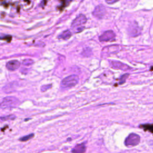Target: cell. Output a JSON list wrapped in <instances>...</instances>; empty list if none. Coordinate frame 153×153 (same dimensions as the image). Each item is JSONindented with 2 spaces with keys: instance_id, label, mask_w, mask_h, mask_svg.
I'll return each mask as SVG.
<instances>
[{
  "instance_id": "obj_3",
  "label": "cell",
  "mask_w": 153,
  "mask_h": 153,
  "mask_svg": "<svg viewBox=\"0 0 153 153\" xmlns=\"http://www.w3.org/2000/svg\"><path fill=\"white\" fill-rule=\"evenodd\" d=\"M20 101L17 97L14 96H8L3 99L0 104V107L2 109H10L16 107L19 104Z\"/></svg>"
},
{
  "instance_id": "obj_10",
  "label": "cell",
  "mask_w": 153,
  "mask_h": 153,
  "mask_svg": "<svg viewBox=\"0 0 153 153\" xmlns=\"http://www.w3.org/2000/svg\"><path fill=\"white\" fill-rule=\"evenodd\" d=\"M86 150V146L85 143L78 144L72 150V153H84Z\"/></svg>"
},
{
  "instance_id": "obj_13",
  "label": "cell",
  "mask_w": 153,
  "mask_h": 153,
  "mask_svg": "<svg viewBox=\"0 0 153 153\" xmlns=\"http://www.w3.org/2000/svg\"><path fill=\"white\" fill-rule=\"evenodd\" d=\"M34 136V134L31 133V134H29V135H26V136H24V137L20 138L19 140L22 142H25V141H27L29 140V139H32Z\"/></svg>"
},
{
  "instance_id": "obj_12",
  "label": "cell",
  "mask_w": 153,
  "mask_h": 153,
  "mask_svg": "<svg viewBox=\"0 0 153 153\" xmlns=\"http://www.w3.org/2000/svg\"><path fill=\"white\" fill-rule=\"evenodd\" d=\"M141 128H142L145 130L149 131L153 133V124H144V125L141 126Z\"/></svg>"
},
{
  "instance_id": "obj_6",
  "label": "cell",
  "mask_w": 153,
  "mask_h": 153,
  "mask_svg": "<svg viewBox=\"0 0 153 153\" xmlns=\"http://www.w3.org/2000/svg\"><path fill=\"white\" fill-rule=\"evenodd\" d=\"M100 41H111L116 39V34L112 31H106L99 36Z\"/></svg>"
},
{
  "instance_id": "obj_1",
  "label": "cell",
  "mask_w": 153,
  "mask_h": 153,
  "mask_svg": "<svg viewBox=\"0 0 153 153\" xmlns=\"http://www.w3.org/2000/svg\"><path fill=\"white\" fill-rule=\"evenodd\" d=\"M86 22H87V18L86 16L84 14H80L72 23V30L74 33L81 32L84 29Z\"/></svg>"
},
{
  "instance_id": "obj_16",
  "label": "cell",
  "mask_w": 153,
  "mask_h": 153,
  "mask_svg": "<svg viewBox=\"0 0 153 153\" xmlns=\"http://www.w3.org/2000/svg\"><path fill=\"white\" fill-rule=\"evenodd\" d=\"M129 74H125L121 77V78H120V83L121 84L124 83V82H126V79H127V78L129 77Z\"/></svg>"
},
{
  "instance_id": "obj_15",
  "label": "cell",
  "mask_w": 153,
  "mask_h": 153,
  "mask_svg": "<svg viewBox=\"0 0 153 153\" xmlns=\"http://www.w3.org/2000/svg\"><path fill=\"white\" fill-rule=\"evenodd\" d=\"M34 60L32 59H25L23 61V64L25 66H31L34 63Z\"/></svg>"
},
{
  "instance_id": "obj_11",
  "label": "cell",
  "mask_w": 153,
  "mask_h": 153,
  "mask_svg": "<svg viewBox=\"0 0 153 153\" xmlns=\"http://www.w3.org/2000/svg\"><path fill=\"white\" fill-rule=\"evenodd\" d=\"M72 35L71 32L70 30H66L63 32H62L61 34L59 35V38L61 40H68Z\"/></svg>"
},
{
  "instance_id": "obj_9",
  "label": "cell",
  "mask_w": 153,
  "mask_h": 153,
  "mask_svg": "<svg viewBox=\"0 0 153 153\" xmlns=\"http://www.w3.org/2000/svg\"><path fill=\"white\" fill-rule=\"evenodd\" d=\"M21 65V63L17 60H12L8 62L6 64V68L10 71H13L17 70Z\"/></svg>"
},
{
  "instance_id": "obj_8",
  "label": "cell",
  "mask_w": 153,
  "mask_h": 153,
  "mask_svg": "<svg viewBox=\"0 0 153 153\" xmlns=\"http://www.w3.org/2000/svg\"><path fill=\"white\" fill-rule=\"evenodd\" d=\"M128 31L130 35L132 36H136L140 34L141 29L139 28L137 24L133 22L129 26Z\"/></svg>"
},
{
  "instance_id": "obj_18",
  "label": "cell",
  "mask_w": 153,
  "mask_h": 153,
  "mask_svg": "<svg viewBox=\"0 0 153 153\" xmlns=\"http://www.w3.org/2000/svg\"><path fill=\"white\" fill-rule=\"evenodd\" d=\"M105 1L108 4H114L116 2H118L120 0H105Z\"/></svg>"
},
{
  "instance_id": "obj_5",
  "label": "cell",
  "mask_w": 153,
  "mask_h": 153,
  "mask_svg": "<svg viewBox=\"0 0 153 153\" xmlns=\"http://www.w3.org/2000/svg\"><path fill=\"white\" fill-rule=\"evenodd\" d=\"M106 11L105 6L102 4L97 5L93 12V15L99 19H101L106 14Z\"/></svg>"
},
{
  "instance_id": "obj_17",
  "label": "cell",
  "mask_w": 153,
  "mask_h": 153,
  "mask_svg": "<svg viewBox=\"0 0 153 153\" xmlns=\"http://www.w3.org/2000/svg\"><path fill=\"white\" fill-rule=\"evenodd\" d=\"M51 87V85H44L41 87V90L42 92H46L48 89H49Z\"/></svg>"
},
{
  "instance_id": "obj_4",
  "label": "cell",
  "mask_w": 153,
  "mask_h": 153,
  "mask_svg": "<svg viewBox=\"0 0 153 153\" xmlns=\"http://www.w3.org/2000/svg\"><path fill=\"white\" fill-rule=\"evenodd\" d=\"M141 138L139 135L136 133H130L126 138L124 143L128 147H133L137 145L140 142Z\"/></svg>"
},
{
  "instance_id": "obj_2",
  "label": "cell",
  "mask_w": 153,
  "mask_h": 153,
  "mask_svg": "<svg viewBox=\"0 0 153 153\" xmlns=\"http://www.w3.org/2000/svg\"><path fill=\"white\" fill-rule=\"evenodd\" d=\"M78 81H79L78 77L77 75L72 74L62 80L60 83V87L63 89H71L76 86L78 84Z\"/></svg>"
},
{
  "instance_id": "obj_7",
  "label": "cell",
  "mask_w": 153,
  "mask_h": 153,
  "mask_svg": "<svg viewBox=\"0 0 153 153\" xmlns=\"http://www.w3.org/2000/svg\"><path fill=\"white\" fill-rule=\"evenodd\" d=\"M110 65L112 68L114 69H117V70H122L124 71H129V70H132L131 67L128 65L123 63L122 62L119 61H116V60H112V61L110 62Z\"/></svg>"
},
{
  "instance_id": "obj_14",
  "label": "cell",
  "mask_w": 153,
  "mask_h": 153,
  "mask_svg": "<svg viewBox=\"0 0 153 153\" xmlns=\"http://www.w3.org/2000/svg\"><path fill=\"white\" fill-rule=\"evenodd\" d=\"M16 118V116H14V115H9V116H5V117H1V120L2 121H7V120H14V119Z\"/></svg>"
}]
</instances>
